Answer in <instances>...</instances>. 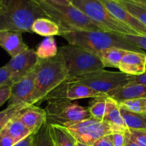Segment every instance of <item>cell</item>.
<instances>
[{"mask_svg":"<svg viewBox=\"0 0 146 146\" xmlns=\"http://www.w3.org/2000/svg\"><path fill=\"white\" fill-rule=\"evenodd\" d=\"M58 36L63 37L68 44L82 47L94 54L112 48L146 53L127 41L123 35L111 31L71 30L60 31Z\"/></svg>","mask_w":146,"mask_h":146,"instance_id":"cell-1","label":"cell"},{"mask_svg":"<svg viewBox=\"0 0 146 146\" xmlns=\"http://www.w3.org/2000/svg\"><path fill=\"white\" fill-rule=\"evenodd\" d=\"M46 17L34 0H2L0 6V31H31L35 20Z\"/></svg>","mask_w":146,"mask_h":146,"instance_id":"cell-2","label":"cell"},{"mask_svg":"<svg viewBox=\"0 0 146 146\" xmlns=\"http://www.w3.org/2000/svg\"><path fill=\"white\" fill-rule=\"evenodd\" d=\"M34 1L46 18L50 19L59 26L60 31L71 30L108 31L93 21L72 4L61 5L42 0Z\"/></svg>","mask_w":146,"mask_h":146,"instance_id":"cell-3","label":"cell"},{"mask_svg":"<svg viewBox=\"0 0 146 146\" xmlns=\"http://www.w3.org/2000/svg\"><path fill=\"white\" fill-rule=\"evenodd\" d=\"M68 79V71L64 57L58 54L48 59L38 58L36 66V78L32 105L45 100L47 96Z\"/></svg>","mask_w":146,"mask_h":146,"instance_id":"cell-4","label":"cell"},{"mask_svg":"<svg viewBox=\"0 0 146 146\" xmlns=\"http://www.w3.org/2000/svg\"><path fill=\"white\" fill-rule=\"evenodd\" d=\"M45 108L46 123L67 128L74 124L91 118L89 111L71 101L61 98L46 100Z\"/></svg>","mask_w":146,"mask_h":146,"instance_id":"cell-5","label":"cell"},{"mask_svg":"<svg viewBox=\"0 0 146 146\" xmlns=\"http://www.w3.org/2000/svg\"><path fill=\"white\" fill-rule=\"evenodd\" d=\"M58 51L64 57L68 71V79L104 68L96 54L82 47L68 44L60 47Z\"/></svg>","mask_w":146,"mask_h":146,"instance_id":"cell-6","label":"cell"},{"mask_svg":"<svg viewBox=\"0 0 146 146\" xmlns=\"http://www.w3.org/2000/svg\"><path fill=\"white\" fill-rule=\"evenodd\" d=\"M93 21L108 31L121 35H138L131 27L115 18L98 0H68Z\"/></svg>","mask_w":146,"mask_h":146,"instance_id":"cell-7","label":"cell"},{"mask_svg":"<svg viewBox=\"0 0 146 146\" xmlns=\"http://www.w3.org/2000/svg\"><path fill=\"white\" fill-rule=\"evenodd\" d=\"M129 78L130 75L121 71H110L104 68L70 80L84 84L98 92L108 95V93L128 84Z\"/></svg>","mask_w":146,"mask_h":146,"instance_id":"cell-8","label":"cell"},{"mask_svg":"<svg viewBox=\"0 0 146 146\" xmlns=\"http://www.w3.org/2000/svg\"><path fill=\"white\" fill-rule=\"evenodd\" d=\"M77 142L92 146L94 143L105 135L113 133L109 125L104 121L90 118L66 128Z\"/></svg>","mask_w":146,"mask_h":146,"instance_id":"cell-9","label":"cell"},{"mask_svg":"<svg viewBox=\"0 0 146 146\" xmlns=\"http://www.w3.org/2000/svg\"><path fill=\"white\" fill-rule=\"evenodd\" d=\"M108 96L107 94L98 92L85 84L67 79L51 91L45 100L50 98H61L72 101L82 98Z\"/></svg>","mask_w":146,"mask_h":146,"instance_id":"cell-10","label":"cell"},{"mask_svg":"<svg viewBox=\"0 0 146 146\" xmlns=\"http://www.w3.org/2000/svg\"><path fill=\"white\" fill-rule=\"evenodd\" d=\"M38 61V57L36 51L31 48L11 58L5 65L9 73L11 84L17 82L33 71Z\"/></svg>","mask_w":146,"mask_h":146,"instance_id":"cell-11","label":"cell"},{"mask_svg":"<svg viewBox=\"0 0 146 146\" xmlns=\"http://www.w3.org/2000/svg\"><path fill=\"white\" fill-rule=\"evenodd\" d=\"M36 78V67L26 76L11 86V96L9 106L16 104L32 105Z\"/></svg>","mask_w":146,"mask_h":146,"instance_id":"cell-12","label":"cell"},{"mask_svg":"<svg viewBox=\"0 0 146 146\" xmlns=\"http://www.w3.org/2000/svg\"><path fill=\"white\" fill-rule=\"evenodd\" d=\"M105 8L123 24L136 31L138 35L146 36V27L136 18L130 14L125 9L115 0H98Z\"/></svg>","mask_w":146,"mask_h":146,"instance_id":"cell-13","label":"cell"},{"mask_svg":"<svg viewBox=\"0 0 146 146\" xmlns=\"http://www.w3.org/2000/svg\"><path fill=\"white\" fill-rule=\"evenodd\" d=\"M17 117L32 134L36 133L40 128L46 123L45 110L35 105L26 107L19 113Z\"/></svg>","mask_w":146,"mask_h":146,"instance_id":"cell-14","label":"cell"},{"mask_svg":"<svg viewBox=\"0 0 146 146\" xmlns=\"http://www.w3.org/2000/svg\"><path fill=\"white\" fill-rule=\"evenodd\" d=\"M121 72L130 76H139L146 71V53L128 51L119 65Z\"/></svg>","mask_w":146,"mask_h":146,"instance_id":"cell-15","label":"cell"},{"mask_svg":"<svg viewBox=\"0 0 146 146\" xmlns=\"http://www.w3.org/2000/svg\"><path fill=\"white\" fill-rule=\"evenodd\" d=\"M19 31H0V47L5 50L11 58L29 49Z\"/></svg>","mask_w":146,"mask_h":146,"instance_id":"cell-16","label":"cell"},{"mask_svg":"<svg viewBox=\"0 0 146 146\" xmlns=\"http://www.w3.org/2000/svg\"><path fill=\"white\" fill-rule=\"evenodd\" d=\"M106 111L103 121L106 123L113 133L125 132L126 131L123 118L120 111V106L111 97H107Z\"/></svg>","mask_w":146,"mask_h":146,"instance_id":"cell-17","label":"cell"},{"mask_svg":"<svg viewBox=\"0 0 146 146\" xmlns=\"http://www.w3.org/2000/svg\"><path fill=\"white\" fill-rule=\"evenodd\" d=\"M108 96L118 104L135 98H146V85L128 84L108 93Z\"/></svg>","mask_w":146,"mask_h":146,"instance_id":"cell-18","label":"cell"},{"mask_svg":"<svg viewBox=\"0 0 146 146\" xmlns=\"http://www.w3.org/2000/svg\"><path fill=\"white\" fill-rule=\"evenodd\" d=\"M120 111L127 130H146V113L133 112L121 106Z\"/></svg>","mask_w":146,"mask_h":146,"instance_id":"cell-19","label":"cell"},{"mask_svg":"<svg viewBox=\"0 0 146 146\" xmlns=\"http://www.w3.org/2000/svg\"><path fill=\"white\" fill-rule=\"evenodd\" d=\"M31 31L42 36H54L55 35H59L60 27L50 19L42 17L34 21L31 26Z\"/></svg>","mask_w":146,"mask_h":146,"instance_id":"cell-20","label":"cell"},{"mask_svg":"<svg viewBox=\"0 0 146 146\" xmlns=\"http://www.w3.org/2000/svg\"><path fill=\"white\" fill-rule=\"evenodd\" d=\"M127 51L128 50L122 49V48H112L98 52L96 54L99 57L104 68L111 67V68H118L120 63Z\"/></svg>","mask_w":146,"mask_h":146,"instance_id":"cell-21","label":"cell"},{"mask_svg":"<svg viewBox=\"0 0 146 146\" xmlns=\"http://www.w3.org/2000/svg\"><path fill=\"white\" fill-rule=\"evenodd\" d=\"M1 131L11 137L16 143L32 134L31 131L20 121L17 115L11 119Z\"/></svg>","mask_w":146,"mask_h":146,"instance_id":"cell-22","label":"cell"},{"mask_svg":"<svg viewBox=\"0 0 146 146\" xmlns=\"http://www.w3.org/2000/svg\"><path fill=\"white\" fill-rule=\"evenodd\" d=\"M49 129L55 146H76V140L66 128L49 125Z\"/></svg>","mask_w":146,"mask_h":146,"instance_id":"cell-23","label":"cell"},{"mask_svg":"<svg viewBox=\"0 0 146 146\" xmlns=\"http://www.w3.org/2000/svg\"><path fill=\"white\" fill-rule=\"evenodd\" d=\"M146 27V4L134 0H115Z\"/></svg>","mask_w":146,"mask_h":146,"instance_id":"cell-24","label":"cell"},{"mask_svg":"<svg viewBox=\"0 0 146 146\" xmlns=\"http://www.w3.org/2000/svg\"><path fill=\"white\" fill-rule=\"evenodd\" d=\"M37 56L40 59H48L56 56L58 53L56 42L54 36L45 37L37 46L35 50Z\"/></svg>","mask_w":146,"mask_h":146,"instance_id":"cell-25","label":"cell"},{"mask_svg":"<svg viewBox=\"0 0 146 146\" xmlns=\"http://www.w3.org/2000/svg\"><path fill=\"white\" fill-rule=\"evenodd\" d=\"M94 98V101L90 103L88 110L92 118L103 121L106 111L107 97H98Z\"/></svg>","mask_w":146,"mask_h":146,"instance_id":"cell-26","label":"cell"},{"mask_svg":"<svg viewBox=\"0 0 146 146\" xmlns=\"http://www.w3.org/2000/svg\"><path fill=\"white\" fill-rule=\"evenodd\" d=\"M27 106H29L24 105V104L9 105L6 109L1 111L0 112V131L7 125V124L11 119L18 115L19 113Z\"/></svg>","mask_w":146,"mask_h":146,"instance_id":"cell-27","label":"cell"},{"mask_svg":"<svg viewBox=\"0 0 146 146\" xmlns=\"http://www.w3.org/2000/svg\"><path fill=\"white\" fill-rule=\"evenodd\" d=\"M33 146H55L49 129V124L45 123L34 134Z\"/></svg>","mask_w":146,"mask_h":146,"instance_id":"cell-28","label":"cell"},{"mask_svg":"<svg viewBox=\"0 0 146 146\" xmlns=\"http://www.w3.org/2000/svg\"><path fill=\"white\" fill-rule=\"evenodd\" d=\"M119 106L136 113H146V98H135L119 103Z\"/></svg>","mask_w":146,"mask_h":146,"instance_id":"cell-29","label":"cell"},{"mask_svg":"<svg viewBox=\"0 0 146 146\" xmlns=\"http://www.w3.org/2000/svg\"><path fill=\"white\" fill-rule=\"evenodd\" d=\"M131 138L140 146H146V130H128Z\"/></svg>","mask_w":146,"mask_h":146,"instance_id":"cell-30","label":"cell"},{"mask_svg":"<svg viewBox=\"0 0 146 146\" xmlns=\"http://www.w3.org/2000/svg\"><path fill=\"white\" fill-rule=\"evenodd\" d=\"M124 38L130 43L141 50L146 51V36L136 35H123Z\"/></svg>","mask_w":146,"mask_h":146,"instance_id":"cell-31","label":"cell"},{"mask_svg":"<svg viewBox=\"0 0 146 146\" xmlns=\"http://www.w3.org/2000/svg\"><path fill=\"white\" fill-rule=\"evenodd\" d=\"M11 96V86L5 85L0 87V106L9 100Z\"/></svg>","mask_w":146,"mask_h":146,"instance_id":"cell-32","label":"cell"},{"mask_svg":"<svg viewBox=\"0 0 146 146\" xmlns=\"http://www.w3.org/2000/svg\"><path fill=\"white\" fill-rule=\"evenodd\" d=\"M111 139L114 146H125V132H115L111 134Z\"/></svg>","mask_w":146,"mask_h":146,"instance_id":"cell-33","label":"cell"},{"mask_svg":"<svg viewBox=\"0 0 146 146\" xmlns=\"http://www.w3.org/2000/svg\"><path fill=\"white\" fill-rule=\"evenodd\" d=\"M5 85L11 86V81L10 80L9 73L5 66L0 67V87Z\"/></svg>","mask_w":146,"mask_h":146,"instance_id":"cell-34","label":"cell"},{"mask_svg":"<svg viewBox=\"0 0 146 146\" xmlns=\"http://www.w3.org/2000/svg\"><path fill=\"white\" fill-rule=\"evenodd\" d=\"M15 143L14 139L8 134L3 131H0V146H13Z\"/></svg>","mask_w":146,"mask_h":146,"instance_id":"cell-35","label":"cell"},{"mask_svg":"<svg viewBox=\"0 0 146 146\" xmlns=\"http://www.w3.org/2000/svg\"><path fill=\"white\" fill-rule=\"evenodd\" d=\"M128 84H143L146 85V71L144 74L139 76H130Z\"/></svg>","mask_w":146,"mask_h":146,"instance_id":"cell-36","label":"cell"},{"mask_svg":"<svg viewBox=\"0 0 146 146\" xmlns=\"http://www.w3.org/2000/svg\"><path fill=\"white\" fill-rule=\"evenodd\" d=\"M92 146H114L111 139V134L102 137L96 141Z\"/></svg>","mask_w":146,"mask_h":146,"instance_id":"cell-37","label":"cell"},{"mask_svg":"<svg viewBox=\"0 0 146 146\" xmlns=\"http://www.w3.org/2000/svg\"><path fill=\"white\" fill-rule=\"evenodd\" d=\"M34 134H31L29 136L26 137L25 138L20 141L19 142L15 143L13 146H33V143H34Z\"/></svg>","mask_w":146,"mask_h":146,"instance_id":"cell-38","label":"cell"},{"mask_svg":"<svg viewBox=\"0 0 146 146\" xmlns=\"http://www.w3.org/2000/svg\"><path fill=\"white\" fill-rule=\"evenodd\" d=\"M125 146H140L136 142H135V141L131 138V135H130V133H129V131H128V130H126V131H125Z\"/></svg>","mask_w":146,"mask_h":146,"instance_id":"cell-39","label":"cell"},{"mask_svg":"<svg viewBox=\"0 0 146 146\" xmlns=\"http://www.w3.org/2000/svg\"><path fill=\"white\" fill-rule=\"evenodd\" d=\"M42 1L55 3V4H61V5H70L71 4V3L68 1V0H42Z\"/></svg>","mask_w":146,"mask_h":146,"instance_id":"cell-40","label":"cell"},{"mask_svg":"<svg viewBox=\"0 0 146 146\" xmlns=\"http://www.w3.org/2000/svg\"><path fill=\"white\" fill-rule=\"evenodd\" d=\"M76 146H89V145H85V144H83V143H81L77 142Z\"/></svg>","mask_w":146,"mask_h":146,"instance_id":"cell-41","label":"cell"},{"mask_svg":"<svg viewBox=\"0 0 146 146\" xmlns=\"http://www.w3.org/2000/svg\"><path fill=\"white\" fill-rule=\"evenodd\" d=\"M134 1H139V2H141V3H144V4H146V0H134Z\"/></svg>","mask_w":146,"mask_h":146,"instance_id":"cell-42","label":"cell"},{"mask_svg":"<svg viewBox=\"0 0 146 146\" xmlns=\"http://www.w3.org/2000/svg\"><path fill=\"white\" fill-rule=\"evenodd\" d=\"M1 2H2V0H0V6H1Z\"/></svg>","mask_w":146,"mask_h":146,"instance_id":"cell-43","label":"cell"}]
</instances>
